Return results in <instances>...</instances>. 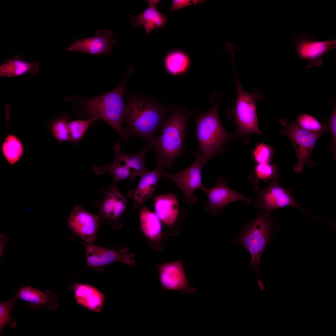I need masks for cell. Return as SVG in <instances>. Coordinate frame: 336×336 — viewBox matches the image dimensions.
<instances>
[{"instance_id": "obj_20", "label": "cell", "mask_w": 336, "mask_h": 336, "mask_svg": "<svg viewBox=\"0 0 336 336\" xmlns=\"http://www.w3.org/2000/svg\"><path fill=\"white\" fill-rule=\"evenodd\" d=\"M161 1L159 0H147V8L140 14L132 15L130 21L133 26L140 27L143 26L147 34L152 30L165 26L167 20L166 16L159 12L157 5Z\"/></svg>"}, {"instance_id": "obj_8", "label": "cell", "mask_w": 336, "mask_h": 336, "mask_svg": "<svg viewBox=\"0 0 336 336\" xmlns=\"http://www.w3.org/2000/svg\"><path fill=\"white\" fill-rule=\"evenodd\" d=\"M280 122L284 127L281 133L288 137L296 152L297 163L293 168L294 171L297 174L302 173L306 165L310 167L315 166V163L312 160L311 155L316 143L323 134L310 132L284 119H281Z\"/></svg>"}, {"instance_id": "obj_12", "label": "cell", "mask_w": 336, "mask_h": 336, "mask_svg": "<svg viewBox=\"0 0 336 336\" xmlns=\"http://www.w3.org/2000/svg\"><path fill=\"white\" fill-rule=\"evenodd\" d=\"M215 185L212 188L204 187L202 189L208 198V200L204 204V208L212 216H216L222 212L225 208L232 202L240 201L247 205L252 201L251 198L229 188L226 180L222 177L217 178Z\"/></svg>"}, {"instance_id": "obj_23", "label": "cell", "mask_w": 336, "mask_h": 336, "mask_svg": "<svg viewBox=\"0 0 336 336\" xmlns=\"http://www.w3.org/2000/svg\"><path fill=\"white\" fill-rule=\"evenodd\" d=\"M40 68L38 61L30 63L23 60L16 55L12 58L6 60L0 66V75L5 77L19 76L26 73L31 74L37 72Z\"/></svg>"}, {"instance_id": "obj_31", "label": "cell", "mask_w": 336, "mask_h": 336, "mask_svg": "<svg viewBox=\"0 0 336 336\" xmlns=\"http://www.w3.org/2000/svg\"><path fill=\"white\" fill-rule=\"evenodd\" d=\"M17 300L14 296L10 300L1 302L0 303V333L2 335V331L6 325L13 328L16 327L17 321L11 317V313L12 308Z\"/></svg>"}, {"instance_id": "obj_28", "label": "cell", "mask_w": 336, "mask_h": 336, "mask_svg": "<svg viewBox=\"0 0 336 336\" xmlns=\"http://www.w3.org/2000/svg\"><path fill=\"white\" fill-rule=\"evenodd\" d=\"M278 167V165L268 163L258 164L254 168L253 174L250 177L251 182L256 184L261 181L266 182L278 180L280 176L277 172Z\"/></svg>"}, {"instance_id": "obj_13", "label": "cell", "mask_w": 336, "mask_h": 336, "mask_svg": "<svg viewBox=\"0 0 336 336\" xmlns=\"http://www.w3.org/2000/svg\"><path fill=\"white\" fill-rule=\"evenodd\" d=\"M86 250L85 268L102 272L105 266L113 262L119 261L128 265L134 264V256L128 253V249L124 247L119 250L108 249L100 245L82 243Z\"/></svg>"}, {"instance_id": "obj_18", "label": "cell", "mask_w": 336, "mask_h": 336, "mask_svg": "<svg viewBox=\"0 0 336 336\" xmlns=\"http://www.w3.org/2000/svg\"><path fill=\"white\" fill-rule=\"evenodd\" d=\"M14 296L17 300L28 302V307L34 310L43 306L44 309L53 310L59 305L56 296L49 289L42 292L30 286H24L19 288Z\"/></svg>"}, {"instance_id": "obj_24", "label": "cell", "mask_w": 336, "mask_h": 336, "mask_svg": "<svg viewBox=\"0 0 336 336\" xmlns=\"http://www.w3.org/2000/svg\"><path fill=\"white\" fill-rule=\"evenodd\" d=\"M140 210L141 227L145 235L153 241H158L161 239L162 225L156 214L147 208L143 205Z\"/></svg>"}, {"instance_id": "obj_19", "label": "cell", "mask_w": 336, "mask_h": 336, "mask_svg": "<svg viewBox=\"0 0 336 336\" xmlns=\"http://www.w3.org/2000/svg\"><path fill=\"white\" fill-rule=\"evenodd\" d=\"M70 289L73 298L79 305L89 310L100 312L104 305V295L96 287L87 283H75Z\"/></svg>"}, {"instance_id": "obj_32", "label": "cell", "mask_w": 336, "mask_h": 336, "mask_svg": "<svg viewBox=\"0 0 336 336\" xmlns=\"http://www.w3.org/2000/svg\"><path fill=\"white\" fill-rule=\"evenodd\" d=\"M274 149L271 146L263 143L258 144L253 152L254 161L257 164L270 163L273 155Z\"/></svg>"}, {"instance_id": "obj_11", "label": "cell", "mask_w": 336, "mask_h": 336, "mask_svg": "<svg viewBox=\"0 0 336 336\" xmlns=\"http://www.w3.org/2000/svg\"><path fill=\"white\" fill-rule=\"evenodd\" d=\"M116 184L113 182L107 188L102 189L103 198L95 204L98 208L100 222L107 221L114 228L118 229L122 226L119 219L126 209L127 201L118 190Z\"/></svg>"}, {"instance_id": "obj_27", "label": "cell", "mask_w": 336, "mask_h": 336, "mask_svg": "<svg viewBox=\"0 0 336 336\" xmlns=\"http://www.w3.org/2000/svg\"><path fill=\"white\" fill-rule=\"evenodd\" d=\"M70 119L69 114L63 112L58 117L51 119L46 128L58 142H71L68 125Z\"/></svg>"}, {"instance_id": "obj_17", "label": "cell", "mask_w": 336, "mask_h": 336, "mask_svg": "<svg viewBox=\"0 0 336 336\" xmlns=\"http://www.w3.org/2000/svg\"><path fill=\"white\" fill-rule=\"evenodd\" d=\"M117 43L111 31L106 29H97L91 37L75 39L67 48L69 51H77L97 55L108 56L112 52V47Z\"/></svg>"}, {"instance_id": "obj_25", "label": "cell", "mask_w": 336, "mask_h": 336, "mask_svg": "<svg viewBox=\"0 0 336 336\" xmlns=\"http://www.w3.org/2000/svg\"><path fill=\"white\" fill-rule=\"evenodd\" d=\"M164 64L168 73L175 76L182 75L189 69L190 60L189 56L180 50L169 52L164 59Z\"/></svg>"}, {"instance_id": "obj_2", "label": "cell", "mask_w": 336, "mask_h": 336, "mask_svg": "<svg viewBox=\"0 0 336 336\" xmlns=\"http://www.w3.org/2000/svg\"><path fill=\"white\" fill-rule=\"evenodd\" d=\"M278 227L271 214L260 212L254 219L242 227L240 234L234 240V244L241 245L249 252L251 258L250 266L257 276L259 288L264 286L259 277L261 256L273 240V232Z\"/></svg>"}, {"instance_id": "obj_1", "label": "cell", "mask_w": 336, "mask_h": 336, "mask_svg": "<svg viewBox=\"0 0 336 336\" xmlns=\"http://www.w3.org/2000/svg\"><path fill=\"white\" fill-rule=\"evenodd\" d=\"M169 115L161 128L160 133L148 145L156 156V169L171 168L186 152L184 145L187 125L190 113L184 107L176 105L169 110Z\"/></svg>"}, {"instance_id": "obj_21", "label": "cell", "mask_w": 336, "mask_h": 336, "mask_svg": "<svg viewBox=\"0 0 336 336\" xmlns=\"http://www.w3.org/2000/svg\"><path fill=\"white\" fill-rule=\"evenodd\" d=\"M165 173L164 170L156 168L151 171L148 170L140 176L139 184L132 196L133 206L135 208L142 206L152 196L158 181Z\"/></svg>"}, {"instance_id": "obj_33", "label": "cell", "mask_w": 336, "mask_h": 336, "mask_svg": "<svg viewBox=\"0 0 336 336\" xmlns=\"http://www.w3.org/2000/svg\"><path fill=\"white\" fill-rule=\"evenodd\" d=\"M334 107L330 117L326 121L329 127V131L331 133L332 138V144L328 148V150L332 152L334 158L336 157V101L333 100Z\"/></svg>"}, {"instance_id": "obj_9", "label": "cell", "mask_w": 336, "mask_h": 336, "mask_svg": "<svg viewBox=\"0 0 336 336\" xmlns=\"http://www.w3.org/2000/svg\"><path fill=\"white\" fill-rule=\"evenodd\" d=\"M195 157L193 163L186 169L175 174L166 172L165 179L171 180L183 193L184 202L186 204H192L197 201L195 191L204 187L202 184L201 172L203 166L211 159L208 156L201 155L197 150L193 153Z\"/></svg>"}, {"instance_id": "obj_26", "label": "cell", "mask_w": 336, "mask_h": 336, "mask_svg": "<svg viewBox=\"0 0 336 336\" xmlns=\"http://www.w3.org/2000/svg\"><path fill=\"white\" fill-rule=\"evenodd\" d=\"M24 147L20 139L12 134L7 135L1 146L2 154L6 161L12 166L18 162L24 152Z\"/></svg>"}, {"instance_id": "obj_14", "label": "cell", "mask_w": 336, "mask_h": 336, "mask_svg": "<svg viewBox=\"0 0 336 336\" xmlns=\"http://www.w3.org/2000/svg\"><path fill=\"white\" fill-rule=\"evenodd\" d=\"M163 290L181 292L185 295L195 293L196 288L190 286L181 259L156 265Z\"/></svg>"}, {"instance_id": "obj_6", "label": "cell", "mask_w": 336, "mask_h": 336, "mask_svg": "<svg viewBox=\"0 0 336 336\" xmlns=\"http://www.w3.org/2000/svg\"><path fill=\"white\" fill-rule=\"evenodd\" d=\"M114 157L110 164L102 166H94L93 169L97 175L110 174L113 182L125 179L134 180L148 170L145 166V155L149 151L146 145L142 151L135 154H126L121 150L120 144L117 142L113 147Z\"/></svg>"}, {"instance_id": "obj_16", "label": "cell", "mask_w": 336, "mask_h": 336, "mask_svg": "<svg viewBox=\"0 0 336 336\" xmlns=\"http://www.w3.org/2000/svg\"><path fill=\"white\" fill-rule=\"evenodd\" d=\"M295 46L298 57L306 61L307 67L311 69L314 66H321L322 57L330 50L336 49V40L318 41L301 35L296 38Z\"/></svg>"}, {"instance_id": "obj_30", "label": "cell", "mask_w": 336, "mask_h": 336, "mask_svg": "<svg viewBox=\"0 0 336 336\" xmlns=\"http://www.w3.org/2000/svg\"><path fill=\"white\" fill-rule=\"evenodd\" d=\"M96 121L93 118L87 120H77L68 123V128L71 142L77 145L90 126Z\"/></svg>"}, {"instance_id": "obj_10", "label": "cell", "mask_w": 336, "mask_h": 336, "mask_svg": "<svg viewBox=\"0 0 336 336\" xmlns=\"http://www.w3.org/2000/svg\"><path fill=\"white\" fill-rule=\"evenodd\" d=\"M254 204L260 212L271 213V212L282 208L292 206L308 213L297 202L289 191L279 184L278 180L272 181L266 187L256 186Z\"/></svg>"}, {"instance_id": "obj_5", "label": "cell", "mask_w": 336, "mask_h": 336, "mask_svg": "<svg viewBox=\"0 0 336 336\" xmlns=\"http://www.w3.org/2000/svg\"><path fill=\"white\" fill-rule=\"evenodd\" d=\"M222 96L220 92L214 95L210 101L213 104L212 108L198 115L195 119L198 149L203 155L210 159L220 152L230 137L222 127L218 115V105Z\"/></svg>"}, {"instance_id": "obj_4", "label": "cell", "mask_w": 336, "mask_h": 336, "mask_svg": "<svg viewBox=\"0 0 336 336\" xmlns=\"http://www.w3.org/2000/svg\"><path fill=\"white\" fill-rule=\"evenodd\" d=\"M130 71L119 86L100 96L84 99L82 105L89 119L105 122L114 129L127 142L130 136L122 125L125 105L123 99L124 85Z\"/></svg>"}, {"instance_id": "obj_29", "label": "cell", "mask_w": 336, "mask_h": 336, "mask_svg": "<svg viewBox=\"0 0 336 336\" xmlns=\"http://www.w3.org/2000/svg\"><path fill=\"white\" fill-rule=\"evenodd\" d=\"M293 122L299 127L311 132L323 134L329 131L326 121L321 123L315 117L307 114H299Z\"/></svg>"}, {"instance_id": "obj_15", "label": "cell", "mask_w": 336, "mask_h": 336, "mask_svg": "<svg viewBox=\"0 0 336 336\" xmlns=\"http://www.w3.org/2000/svg\"><path fill=\"white\" fill-rule=\"evenodd\" d=\"M100 221L99 217L87 211L78 204L72 208L68 219L72 232L87 243L96 240Z\"/></svg>"}, {"instance_id": "obj_34", "label": "cell", "mask_w": 336, "mask_h": 336, "mask_svg": "<svg viewBox=\"0 0 336 336\" xmlns=\"http://www.w3.org/2000/svg\"><path fill=\"white\" fill-rule=\"evenodd\" d=\"M203 0H173L170 12L195 4L204 2Z\"/></svg>"}, {"instance_id": "obj_3", "label": "cell", "mask_w": 336, "mask_h": 336, "mask_svg": "<svg viewBox=\"0 0 336 336\" xmlns=\"http://www.w3.org/2000/svg\"><path fill=\"white\" fill-rule=\"evenodd\" d=\"M166 112L164 108L154 103L131 100L125 105L123 122L127 126L130 137H140L148 145L165 121Z\"/></svg>"}, {"instance_id": "obj_22", "label": "cell", "mask_w": 336, "mask_h": 336, "mask_svg": "<svg viewBox=\"0 0 336 336\" xmlns=\"http://www.w3.org/2000/svg\"><path fill=\"white\" fill-rule=\"evenodd\" d=\"M155 214L165 225L172 226L179 216V205L174 194H160L154 197Z\"/></svg>"}, {"instance_id": "obj_7", "label": "cell", "mask_w": 336, "mask_h": 336, "mask_svg": "<svg viewBox=\"0 0 336 336\" xmlns=\"http://www.w3.org/2000/svg\"><path fill=\"white\" fill-rule=\"evenodd\" d=\"M234 68L237 91L233 110L234 119L243 133L261 134L258 123L256 103L263 99V95L259 89L253 93L246 91L239 81L236 68Z\"/></svg>"}]
</instances>
